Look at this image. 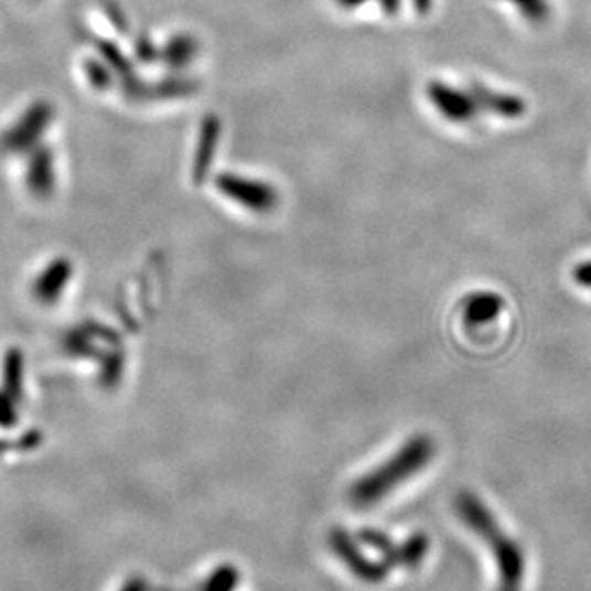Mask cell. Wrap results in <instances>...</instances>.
Returning a JSON list of instances; mask_svg holds the SVG:
<instances>
[{
    "mask_svg": "<svg viewBox=\"0 0 591 591\" xmlns=\"http://www.w3.org/2000/svg\"><path fill=\"white\" fill-rule=\"evenodd\" d=\"M572 281L577 282L578 287H582V289L591 290V259L580 261L572 269Z\"/></svg>",
    "mask_w": 591,
    "mask_h": 591,
    "instance_id": "obj_7",
    "label": "cell"
},
{
    "mask_svg": "<svg viewBox=\"0 0 591 591\" xmlns=\"http://www.w3.org/2000/svg\"><path fill=\"white\" fill-rule=\"evenodd\" d=\"M505 300L497 292H473L463 302V319L469 326L490 325L502 315Z\"/></svg>",
    "mask_w": 591,
    "mask_h": 591,
    "instance_id": "obj_6",
    "label": "cell"
},
{
    "mask_svg": "<svg viewBox=\"0 0 591 591\" xmlns=\"http://www.w3.org/2000/svg\"><path fill=\"white\" fill-rule=\"evenodd\" d=\"M434 445L429 438H415L407 443L404 450H399L388 463L378 466L375 473L367 474L363 481L357 482L352 488V502L355 505H370L377 503L393 492L401 482L407 481L409 476L419 473L427 466L432 455H434Z\"/></svg>",
    "mask_w": 591,
    "mask_h": 591,
    "instance_id": "obj_2",
    "label": "cell"
},
{
    "mask_svg": "<svg viewBox=\"0 0 591 591\" xmlns=\"http://www.w3.org/2000/svg\"><path fill=\"white\" fill-rule=\"evenodd\" d=\"M430 103L437 106V110L443 118L450 119L453 123H469L476 118L481 111L479 104L471 93L443 85V83H432L429 87Z\"/></svg>",
    "mask_w": 591,
    "mask_h": 591,
    "instance_id": "obj_4",
    "label": "cell"
},
{
    "mask_svg": "<svg viewBox=\"0 0 591 591\" xmlns=\"http://www.w3.org/2000/svg\"><path fill=\"white\" fill-rule=\"evenodd\" d=\"M455 509H458L459 517L463 518V523L486 541V546L494 555L497 569H499L497 570L499 572V590L497 591H523L526 569L523 547L503 533L502 526L497 525L488 507L473 492H461L455 499Z\"/></svg>",
    "mask_w": 591,
    "mask_h": 591,
    "instance_id": "obj_1",
    "label": "cell"
},
{
    "mask_svg": "<svg viewBox=\"0 0 591 591\" xmlns=\"http://www.w3.org/2000/svg\"><path fill=\"white\" fill-rule=\"evenodd\" d=\"M471 95H473L481 110L495 114L499 118L517 119L523 118L526 114V103L517 95L497 93V90L488 89V87L479 85V83H473Z\"/></svg>",
    "mask_w": 591,
    "mask_h": 591,
    "instance_id": "obj_5",
    "label": "cell"
},
{
    "mask_svg": "<svg viewBox=\"0 0 591 591\" xmlns=\"http://www.w3.org/2000/svg\"><path fill=\"white\" fill-rule=\"evenodd\" d=\"M217 189L227 198L235 200L237 204L248 207L251 212H269L277 206V193L271 185H264L258 181L237 175H222L217 179Z\"/></svg>",
    "mask_w": 591,
    "mask_h": 591,
    "instance_id": "obj_3",
    "label": "cell"
}]
</instances>
